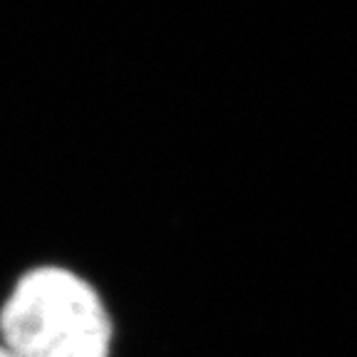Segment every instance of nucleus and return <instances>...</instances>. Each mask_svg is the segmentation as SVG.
Segmentation results:
<instances>
[{
    "label": "nucleus",
    "mask_w": 357,
    "mask_h": 357,
    "mask_svg": "<svg viewBox=\"0 0 357 357\" xmlns=\"http://www.w3.org/2000/svg\"><path fill=\"white\" fill-rule=\"evenodd\" d=\"M13 357H109L112 323L97 290L65 268L25 273L0 312Z\"/></svg>",
    "instance_id": "1"
},
{
    "label": "nucleus",
    "mask_w": 357,
    "mask_h": 357,
    "mask_svg": "<svg viewBox=\"0 0 357 357\" xmlns=\"http://www.w3.org/2000/svg\"><path fill=\"white\" fill-rule=\"evenodd\" d=\"M0 357H13V355H10V352H8V350H6V347L0 345Z\"/></svg>",
    "instance_id": "2"
}]
</instances>
